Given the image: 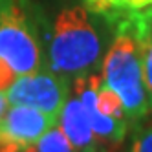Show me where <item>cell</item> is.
Segmentation results:
<instances>
[{
  "mask_svg": "<svg viewBox=\"0 0 152 152\" xmlns=\"http://www.w3.org/2000/svg\"><path fill=\"white\" fill-rule=\"evenodd\" d=\"M101 75L121 97L128 121H141L150 114L139 44L128 29L119 28V33L103 59Z\"/></svg>",
  "mask_w": 152,
  "mask_h": 152,
  "instance_id": "2",
  "label": "cell"
},
{
  "mask_svg": "<svg viewBox=\"0 0 152 152\" xmlns=\"http://www.w3.org/2000/svg\"><path fill=\"white\" fill-rule=\"evenodd\" d=\"M0 61L18 77L42 68L37 35L17 4L0 6Z\"/></svg>",
  "mask_w": 152,
  "mask_h": 152,
  "instance_id": "3",
  "label": "cell"
},
{
  "mask_svg": "<svg viewBox=\"0 0 152 152\" xmlns=\"http://www.w3.org/2000/svg\"><path fill=\"white\" fill-rule=\"evenodd\" d=\"M59 123L42 110L24 104H11L0 117V152H24L35 147L48 130Z\"/></svg>",
  "mask_w": 152,
  "mask_h": 152,
  "instance_id": "5",
  "label": "cell"
},
{
  "mask_svg": "<svg viewBox=\"0 0 152 152\" xmlns=\"http://www.w3.org/2000/svg\"><path fill=\"white\" fill-rule=\"evenodd\" d=\"M35 152H75V148L64 136L61 126L55 125L40 137V141L35 145Z\"/></svg>",
  "mask_w": 152,
  "mask_h": 152,
  "instance_id": "9",
  "label": "cell"
},
{
  "mask_svg": "<svg viewBox=\"0 0 152 152\" xmlns=\"http://www.w3.org/2000/svg\"><path fill=\"white\" fill-rule=\"evenodd\" d=\"M57 125L68 137L75 152H97V137L79 97L66 101Z\"/></svg>",
  "mask_w": 152,
  "mask_h": 152,
  "instance_id": "6",
  "label": "cell"
},
{
  "mask_svg": "<svg viewBox=\"0 0 152 152\" xmlns=\"http://www.w3.org/2000/svg\"><path fill=\"white\" fill-rule=\"evenodd\" d=\"M24 152H35V147H31V148H28V150H24Z\"/></svg>",
  "mask_w": 152,
  "mask_h": 152,
  "instance_id": "14",
  "label": "cell"
},
{
  "mask_svg": "<svg viewBox=\"0 0 152 152\" xmlns=\"http://www.w3.org/2000/svg\"><path fill=\"white\" fill-rule=\"evenodd\" d=\"M119 28L128 29L139 44L141 64H143V79H145V88L148 94V104H150V114H152V35L147 29L130 22L128 18H119Z\"/></svg>",
  "mask_w": 152,
  "mask_h": 152,
  "instance_id": "7",
  "label": "cell"
},
{
  "mask_svg": "<svg viewBox=\"0 0 152 152\" xmlns=\"http://www.w3.org/2000/svg\"><path fill=\"white\" fill-rule=\"evenodd\" d=\"M128 152H152V123L136 126Z\"/></svg>",
  "mask_w": 152,
  "mask_h": 152,
  "instance_id": "10",
  "label": "cell"
},
{
  "mask_svg": "<svg viewBox=\"0 0 152 152\" xmlns=\"http://www.w3.org/2000/svg\"><path fill=\"white\" fill-rule=\"evenodd\" d=\"M17 79H18V75L9 68L7 64H4L0 61V92H6Z\"/></svg>",
  "mask_w": 152,
  "mask_h": 152,
  "instance_id": "12",
  "label": "cell"
},
{
  "mask_svg": "<svg viewBox=\"0 0 152 152\" xmlns=\"http://www.w3.org/2000/svg\"><path fill=\"white\" fill-rule=\"evenodd\" d=\"M88 9L110 18H123L152 7V0H84Z\"/></svg>",
  "mask_w": 152,
  "mask_h": 152,
  "instance_id": "8",
  "label": "cell"
},
{
  "mask_svg": "<svg viewBox=\"0 0 152 152\" xmlns=\"http://www.w3.org/2000/svg\"><path fill=\"white\" fill-rule=\"evenodd\" d=\"M123 18H128L130 22H134L136 26L147 29L148 33L152 35V7L145 9V11H139V13H132V15L123 17Z\"/></svg>",
  "mask_w": 152,
  "mask_h": 152,
  "instance_id": "11",
  "label": "cell"
},
{
  "mask_svg": "<svg viewBox=\"0 0 152 152\" xmlns=\"http://www.w3.org/2000/svg\"><path fill=\"white\" fill-rule=\"evenodd\" d=\"M101 37L84 7H68L53 22L48 68L64 77L92 72L101 61Z\"/></svg>",
  "mask_w": 152,
  "mask_h": 152,
  "instance_id": "1",
  "label": "cell"
},
{
  "mask_svg": "<svg viewBox=\"0 0 152 152\" xmlns=\"http://www.w3.org/2000/svg\"><path fill=\"white\" fill-rule=\"evenodd\" d=\"M68 79L53 70H39L20 77L6 90V97L11 104H24L42 110L53 117L61 115L64 104L70 99Z\"/></svg>",
  "mask_w": 152,
  "mask_h": 152,
  "instance_id": "4",
  "label": "cell"
},
{
  "mask_svg": "<svg viewBox=\"0 0 152 152\" xmlns=\"http://www.w3.org/2000/svg\"><path fill=\"white\" fill-rule=\"evenodd\" d=\"M7 106H9V101L6 97V92H0V117L7 112Z\"/></svg>",
  "mask_w": 152,
  "mask_h": 152,
  "instance_id": "13",
  "label": "cell"
}]
</instances>
